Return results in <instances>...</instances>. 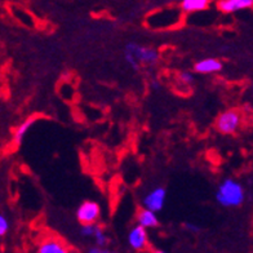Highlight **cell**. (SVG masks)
<instances>
[{
    "label": "cell",
    "mask_w": 253,
    "mask_h": 253,
    "mask_svg": "<svg viewBox=\"0 0 253 253\" xmlns=\"http://www.w3.org/2000/svg\"><path fill=\"white\" fill-rule=\"evenodd\" d=\"M178 78H180V80L185 84V85H191V84H194V82H195L194 74L190 73V71H181V73L178 74Z\"/></svg>",
    "instance_id": "16"
},
{
    "label": "cell",
    "mask_w": 253,
    "mask_h": 253,
    "mask_svg": "<svg viewBox=\"0 0 253 253\" xmlns=\"http://www.w3.org/2000/svg\"><path fill=\"white\" fill-rule=\"evenodd\" d=\"M37 119H38L37 117L29 118V119L25 120L24 123L21 124V126L17 128L16 132H14V137H13L14 145H16V146H20L21 143H22V141H24V137L26 136V133H27V130L30 129V126H33L35 122H37Z\"/></svg>",
    "instance_id": "13"
},
{
    "label": "cell",
    "mask_w": 253,
    "mask_h": 253,
    "mask_svg": "<svg viewBox=\"0 0 253 253\" xmlns=\"http://www.w3.org/2000/svg\"><path fill=\"white\" fill-rule=\"evenodd\" d=\"M166 197L167 190L162 186H157L143 197V208L154 211V212H159V211L163 210L164 203H166Z\"/></svg>",
    "instance_id": "6"
},
{
    "label": "cell",
    "mask_w": 253,
    "mask_h": 253,
    "mask_svg": "<svg viewBox=\"0 0 253 253\" xmlns=\"http://www.w3.org/2000/svg\"><path fill=\"white\" fill-rule=\"evenodd\" d=\"M93 238H94V242H96V246L100 247V248H105V247L109 244V238L106 237L105 230H103L102 226L97 225V223H96V229H94Z\"/></svg>",
    "instance_id": "14"
},
{
    "label": "cell",
    "mask_w": 253,
    "mask_h": 253,
    "mask_svg": "<svg viewBox=\"0 0 253 253\" xmlns=\"http://www.w3.org/2000/svg\"><path fill=\"white\" fill-rule=\"evenodd\" d=\"M253 5V0H218L217 8L222 13H235L239 10L250 9Z\"/></svg>",
    "instance_id": "8"
},
{
    "label": "cell",
    "mask_w": 253,
    "mask_h": 253,
    "mask_svg": "<svg viewBox=\"0 0 253 253\" xmlns=\"http://www.w3.org/2000/svg\"><path fill=\"white\" fill-rule=\"evenodd\" d=\"M96 223H87V225H82V229H80V235H82L83 238H93L94 229H96Z\"/></svg>",
    "instance_id": "15"
},
{
    "label": "cell",
    "mask_w": 253,
    "mask_h": 253,
    "mask_svg": "<svg viewBox=\"0 0 253 253\" xmlns=\"http://www.w3.org/2000/svg\"><path fill=\"white\" fill-rule=\"evenodd\" d=\"M88 252L89 253H103V252H107V251L96 246V247H90L89 250H88Z\"/></svg>",
    "instance_id": "19"
},
{
    "label": "cell",
    "mask_w": 253,
    "mask_h": 253,
    "mask_svg": "<svg viewBox=\"0 0 253 253\" xmlns=\"http://www.w3.org/2000/svg\"><path fill=\"white\" fill-rule=\"evenodd\" d=\"M217 203L226 208H238L246 200V191L242 183L233 178H226L221 182L216 191Z\"/></svg>",
    "instance_id": "1"
},
{
    "label": "cell",
    "mask_w": 253,
    "mask_h": 253,
    "mask_svg": "<svg viewBox=\"0 0 253 253\" xmlns=\"http://www.w3.org/2000/svg\"><path fill=\"white\" fill-rule=\"evenodd\" d=\"M39 253H66L67 247L57 239H49L47 242H44L43 244H40Z\"/></svg>",
    "instance_id": "12"
},
{
    "label": "cell",
    "mask_w": 253,
    "mask_h": 253,
    "mask_svg": "<svg viewBox=\"0 0 253 253\" xmlns=\"http://www.w3.org/2000/svg\"><path fill=\"white\" fill-rule=\"evenodd\" d=\"M137 222L145 229H153V227H157L159 225L157 212L146 210V208H143L137 213Z\"/></svg>",
    "instance_id": "10"
},
{
    "label": "cell",
    "mask_w": 253,
    "mask_h": 253,
    "mask_svg": "<svg viewBox=\"0 0 253 253\" xmlns=\"http://www.w3.org/2000/svg\"><path fill=\"white\" fill-rule=\"evenodd\" d=\"M100 206L96 202H90L85 200L80 204L77 211V218L82 225H87V223H96L100 218Z\"/></svg>",
    "instance_id": "5"
},
{
    "label": "cell",
    "mask_w": 253,
    "mask_h": 253,
    "mask_svg": "<svg viewBox=\"0 0 253 253\" xmlns=\"http://www.w3.org/2000/svg\"><path fill=\"white\" fill-rule=\"evenodd\" d=\"M9 230V221L3 213H0V238L4 237Z\"/></svg>",
    "instance_id": "17"
},
{
    "label": "cell",
    "mask_w": 253,
    "mask_h": 253,
    "mask_svg": "<svg viewBox=\"0 0 253 253\" xmlns=\"http://www.w3.org/2000/svg\"><path fill=\"white\" fill-rule=\"evenodd\" d=\"M185 227H186L189 231H191V233H198V231H200V227L198 226V225H195V223L187 222L186 225H185Z\"/></svg>",
    "instance_id": "18"
},
{
    "label": "cell",
    "mask_w": 253,
    "mask_h": 253,
    "mask_svg": "<svg viewBox=\"0 0 253 253\" xmlns=\"http://www.w3.org/2000/svg\"><path fill=\"white\" fill-rule=\"evenodd\" d=\"M181 9H164L147 17V25L153 29H164L178 24L181 20Z\"/></svg>",
    "instance_id": "3"
},
{
    "label": "cell",
    "mask_w": 253,
    "mask_h": 253,
    "mask_svg": "<svg viewBox=\"0 0 253 253\" xmlns=\"http://www.w3.org/2000/svg\"><path fill=\"white\" fill-rule=\"evenodd\" d=\"M222 70V62L217 58H206L195 63L194 71L197 74L207 75V74H214Z\"/></svg>",
    "instance_id": "9"
},
{
    "label": "cell",
    "mask_w": 253,
    "mask_h": 253,
    "mask_svg": "<svg viewBox=\"0 0 253 253\" xmlns=\"http://www.w3.org/2000/svg\"><path fill=\"white\" fill-rule=\"evenodd\" d=\"M128 244L133 251H143L149 244L147 229L137 225L128 234Z\"/></svg>",
    "instance_id": "7"
},
{
    "label": "cell",
    "mask_w": 253,
    "mask_h": 253,
    "mask_svg": "<svg viewBox=\"0 0 253 253\" xmlns=\"http://www.w3.org/2000/svg\"><path fill=\"white\" fill-rule=\"evenodd\" d=\"M126 61L133 70H140L141 65H155L159 58L157 49L151 47H143L140 44L128 43L126 45Z\"/></svg>",
    "instance_id": "2"
},
{
    "label": "cell",
    "mask_w": 253,
    "mask_h": 253,
    "mask_svg": "<svg viewBox=\"0 0 253 253\" xmlns=\"http://www.w3.org/2000/svg\"><path fill=\"white\" fill-rule=\"evenodd\" d=\"M211 0H181V10L185 13L202 12L210 7Z\"/></svg>",
    "instance_id": "11"
},
{
    "label": "cell",
    "mask_w": 253,
    "mask_h": 253,
    "mask_svg": "<svg viewBox=\"0 0 253 253\" xmlns=\"http://www.w3.org/2000/svg\"><path fill=\"white\" fill-rule=\"evenodd\" d=\"M242 114L238 110H226L216 119V129L222 134L235 133L240 126Z\"/></svg>",
    "instance_id": "4"
}]
</instances>
